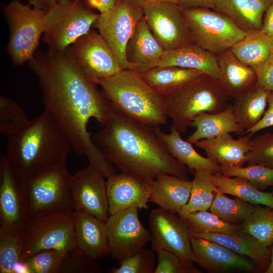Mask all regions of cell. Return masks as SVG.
Listing matches in <instances>:
<instances>
[{"mask_svg":"<svg viewBox=\"0 0 273 273\" xmlns=\"http://www.w3.org/2000/svg\"><path fill=\"white\" fill-rule=\"evenodd\" d=\"M38 81L45 109L69 140L72 150L87 157L105 178L117 174L114 166L93 141L87 125L95 119L102 126L113 107L97 84L85 74L67 48L63 51L36 52L28 62Z\"/></svg>","mask_w":273,"mask_h":273,"instance_id":"1","label":"cell"},{"mask_svg":"<svg viewBox=\"0 0 273 273\" xmlns=\"http://www.w3.org/2000/svg\"><path fill=\"white\" fill-rule=\"evenodd\" d=\"M112 107L107 122L92 136L109 162L122 173L150 185L163 174L188 179V168L169 153L153 127Z\"/></svg>","mask_w":273,"mask_h":273,"instance_id":"2","label":"cell"},{"mask_svg":"<svg viewBox=\"0 0 273 273\" xmlns=\"http://www.w3.org/2000/svg\"><path fill=\"white\" fill-rule=\"evenodd\" d=\"M72 150L69 140L45 109L20 130L7 136L4 155L16 172L27 179L66 160Z\"/></svg>","mask_w":273,"mask_h":273,"instance_id":"3","label":"cell"},{"mask_svg":"<svg viewBox=\"0 0 273 273\" xmlns=\"http://www.w3.org/2000/svg\"><path fill=\"white\" fill-rule=\"evenodd\" d=\"M96 83L112 106L129 118L151 127L166 123L160 95L139 72L122 70Z\"/></svg>","mask_w":273,"mask_h":273,"instance_id":"4","label":"cell"},{"mask_svg":"<svg viewBox=\"0 0 273 273\" xmlns=\"http://www.w3.org/2000/svg\"><path fill=\"white\" fill-rule=\"evenodd\" d=\"M160 95L164 112L172 121L171 126L182 133L187 131L197 115L224 111L228 107L230 99L218 79L204 74Z\"/></svg>","mask_w":273,"mask_h":273,"instance_id":"5","label":"cell"},{"mask_svg":"<svg viewBox=\"0 0 273 273\" xmlns=\"http://www.w3.org/2000/svg\"><path fill=\"white\" fill-rule=\"evenodd\" d=\"M85 0L58 2L46 12L42 40L49 50L63 51L88 33L99 14Z\"/></svg>","mask_w":273,"mask_h":273,"instance_id":"6","label":"cell"},{"mask_svg":"<svg viewBox=\"0 0 273 273\" xmlns=\"http://www.w3.org/2000/svg\"><path fill=\"white\" fill-rule=\"evenodd\" d=\"M2 10L9 27L7 52L13 64L21 66L33 59L43 34L47 11L20 0L2 4Z\"/></svg>","mask_w":273,"mask_h":273,"instance_id":"7","label":"cell"},{"mask_svg":"<svg viewBox=\"0 0 273 273\" xmlns=\"http://www.w3.org/2000/svg\"><path fill=\"white\" fill-rule=\"evenodd\" d=\"M73 175L67 160L57 166L26 179L31 217L74 211L72 192Z\"/></svg>","mask_w":273,"mask_h":273,"instance_id":"8","label":"cell"},{"mask_svg":"<svg viewBox=\"0 0 273 273\" xmlns=\"http://www.w3.org/2000/svg\"><path fill=\"white\" fill-rule=\"evenodd\" d=\"M182 10L193 43L215 55L230 49L247 34L230 18L213 9L195 7Z\"/></svg>","mask_w":273,"mask_h":273,"instance_id":"9","label":"cell"},{"mask_svg":"<svg viewBox=\"0 0 273 273\" xmlns=\"http://www.w3.org/2000/svg\"><path fill=\"white\" fill-rule=\"evenodd\" d=\"M76 246L74 211L32 217L24 232L22 259L42 250L68 252Z\"/></svg>","mask_w":273,"mask_h":273,"instance_id":"10","label":"cell"},{"mask_svg":"<svg viewBox=\"0 0 273 273\" xmlns=\"http://www.w3.org/2000/svg\"><path fill=\"white\" fill-rule=\"evenodd\" d=\"M143 17L142 7L122 0L112 9L99 14L93 25L111 48L122 70H135L127 60L126 49L137 24Z\"/></svg>","mask_w":273,"mask_h":273,"instance_id":"11","label":"cell"},{"mask_svg":"<svg viewBox=\"0 0 273 273\" xmlns=\"http://www.w3.org/2000/svg\"><path fill=\"white\" fill-rule=\"evenodd\" d=\"M31 218L26 179L16 172L5 156L1 155L0 226L13 232H24Z\"/></svg>","mask_w":273,"mask_h":273,"instance_id":"12","label":"cell"},{"mask_svg":"<svg viewBox=\"0 0 273 273\" xmlns=\"http://www.w3.org/2000/svg\"><path fill=\"white\" fill-rule=\"evenodd\" d=\"M148 26L164 50L193 43L182 9L176 4L155 2L142 6Z\"/></svg>","mask_w":273,"mask_h":273,"instance_id":"13","label":"cell"},{"mask_svg":"<svg viewBox=\"0 0 273 273\" xmlns=\"http://www.w3.org/2000/svg\"><path fill=\"white\" fill-rule=\"evenodd\" d=\"M151 249L171 252L179 257L195 262L191 232L176 213L161 208L153 209L149 216Z\"/></svg>","mask_w":273,"mask_h":273,"instance_id":"14","label":"cell"},{"mask_svg":"<svg viewBox=\"0 0 273 273\" xmlns=\"http://www.w3.org/2000/svg\"><path fill=\"white\" fill-rule=\"evenodd\" d=\"M139 208L133 206L110 215L107 221L110 255L120 262L144 248L150 231L142 224Z\"/></svg>","mask_w":273,"mask_h":273,"instance_id":"15","label":"cell"},{"mask_svg":"<svg viewBox=\"0 0 273 273\" xmlns=\"http://www.w3.org/2000/svg\"><path fill=\"white\" fill-rule=\"evenodd\" d=\"M68 49L87 76L96 83L122 70L111 48L96 31L90 30Z\"/></svg>","mask_w":273,"mask_h":273,"instance_id":"16","label":"cell"},{"mask_svg":"<svg viewBox=\"0 0 273 273\" xmlns=\"http://www.w3.org/2000/svg\"><path fill=\"white\" fill-rule=\"evenodd\" d=\"M105 178L90 165L73 175L74 210L84 212L107 221L110 213Z\"/></svg>","mask_w":273,"mask_h":273,"instance_id":"17","label":"cell"},{"mask_svg":"<svg viewBox=\"0 0 273 273\" xmlns=\"http://www.w3.org/2000/svg\"><path fill=\"white\" fill-rule=\"evenodd\" d=\"M191 241L195 262L209 272L254 269L253 264L244 256L218 243L194 236L191 237Z\"/></svg>","mask_w":273,"mask_h":273,"instance_id":"18","label":"cell"},{"mask_svg":"<svg viewBox=\"0 0 273 273\" xmlns=\"http://www.w3.org/2000/svg\"><path fill=\"white\" fill-rule=\"evenodd\" d=\"M106 191L110 215L133 206L149 207L150 185L131 175L121 172L107 178Z\"/></svg>","mask_w":273,"mask_h":273,"instance_id":"19","label":"cell"},{"mask_svg":"<svg viewBox=\"0 0 273 273\" xmlns=\"http://www.w3.org/2000/svg\"><path fill=\"white\" fill-rule=\"evenodd\" d=\"M215 56L218 80L230 98L236 99L257 84L256 71L239 60L231 49Z\"/></svg>","mask_w":273,"mask_h":273,"instance_id":"20","label":"cell"},{"mask_svg":"<svg viewBox=\"0 0 273 273\" xmlns=\"http://www.w3.org/2000/svg\"><path fill=\"white\" fill-rule=\"evenodd\" d=\"M76 246L96 259L110 255L106 221L79 210H74Z\"/></svg>","mask_w":273,"mask_h":273,"instance_id":"21","label":"cell"},{"mask_svg":"<svg viewBox=\"0 0 273 273\" xmlns=\"http://www.w3.org/2000/svg\"><path fill=\"white\" fill-rule=\"evenodd\" d=\"M164 52L143 17L127 44V61L135 67V71L143 72L158 66Z\"/></svg>","mask_w":273,"mask_h":273,"instance_id":"22","label":"cell"},{"mask_svg":"<svg viewBox=\"0 0 273 273\" xmlns=\"http://www.w3.org/2000/svg\"><path fill=\"white\" fill-rule=\"evenodd\" d=\"M252 134L234 139L230 133L203 139L194 145L203 150L208 158L221 166H243L247 163L246 154L250 150Z\"/></svg>","mask_w":273,"mask_h":273,"instance_id":"23","label":"cell"},{"mask_svg":"<svg viewBox=\"0 0 273 273\" xmlns=\"http://www.w3.org/2000/svg\"><path fill=\"white\" fill-rule=\"evenodd\" d=\"M192 236L218 243L237 254L252 260L262 269H266L270 260L268 247L262 245L250 234L239 230L233 233H191Z\"/></svg>","mask_w":273,"mask_h":273,"instance_id":"24","label":"cell"},{"mask_svg":"<svg viewBox=\"0 0 273 273\" xmlns=\"http://www.w3.org/2000/svg\"><path fill=\"white\" fill-rule=\"evenodd\" d=\"M149 202L160 208L178 213L189 200L192 181L168 174L158 176L151 184Z\"/></svg>","mask_w":273,"mask_h":273,"instance_id":"25","label":"cell"},{"mask_svg":"<svg viewBox=\"0 0 273 273\" xmlns=\"http://www.w3.org/2000/svg\"><path fill=\"white\" fill-rule=\"evenodd\" d=\"M174 66L192 69L219 78L216 56L194 43L164 50L158 66Z\"/></svg>","mask_w":273,"mask_h":273,"instance_id":"26","label":"cell"},{"mask_svg":"<svg viewBox=\"0 0 273 273\" xmlns=\"http://www.w3.org/2000/svg\"><path fill=\"white\" fill-rule=\"evenodd\" d=\"M272 0H216L213 10L230 18L246 33L261 30L262 17Z\"/></svg>","mask_w":273,"mask_h":273,"instance_id":"27","label":"cell"},{"mask_svg":"<svg viewBox=\"0 0 273 273\" xmlns=\"http://www.w3.org/2000/svg\"><path fill=\"white\" fill-rule=\"evenodd\" d=\"M153 129L169 153L192 172L196 169H204L213 173H221L220 165L209 158L200 155L192 144L181 138L180 132L175 128L171 126L169 133L164 132L159 126L155 127Z\"/></svg>","mask_w":273,"mask_h":273,"instance_id":"28","label":"cell"},{"mask_svg":"<svg viewBox=\"0 0 273 273\" xmlns=\"http://www.w3.org/2000/svg\"><path fill=\"white\" fill-rule=\"evenodd\" d=\"M190 126L196 128L187 140L192 144L221 134L241 133L244 131L237 121L232 105H229L224 111L219 113H201L194 117Z\"/></svg>","mask_w":273,"mask_h":273,"instance_id":"29","label":"cell"},{"mask_svg":"<svg viewBox=\"0 0 273 273\" xmlns=\"http://www.w3.org/2000/svg\"><path fill=\"white\" fill-rule=\"evenodd\" d=\"M270 92L256 84L239 97L232 105L238 123L246 133L261 120Z\"/></svg>","mask_w":273,"mask_h":273,"instance_id":"30","label":"cell"},{"mask_svg":"<svg viewBox=\"0 0 273 273\" xmlns=\"http://www.w3.org/2000/svg\"><path fill=\"white\" fill-rule=\"evenodd\" d=\"M139 73L159 95L175 89L204 74L196 70L174 66H157Z\"/></svg>","mask_w":273,"mask_h":273,"instance_id":"31","label":"cell"},{"mask_svg":"<svg viewBox=\"0 0 273 273\" xmlns=\"http://www.w3.org/2000/svg\"><path fill=\"white\" fill-rule=\"evenodd\" d=\"M231 49L239 60L255 70L272 55L270 37L262 30L247 33Z\"/></svg>","mask_w":273,"mask_h":273,"instance_id":"32","label":"cell"},{"mask_svg":"<svg viewBox=\"0 0 273 273\" xmlns=\"http://www.w3.org/2000/svg\"><path fill=\"white\" fill-rule=\"evenodd\" d=\"M212 179L216 189L224 194H230L252 204L273 208V194L260 191L246 179L228 176L220 172L213 173Z\"/></svg>","mask_w":273,"mask_h":273,"instance_id":"33","label":"cell"},{"mask_svg":"<svg viewBox=\"0 0 273 273\" xmlns=\"http://www.w3.org/2000/svg\"><path fill=\"white\" fill-rule=\"evenodd\" d=\"M193 173L194 178L190 197L178 212L179 216L209 210L214 197L216 188L212 179L213 173L204 169H196Z\"/></svg>","mask_w":273,"mask_h":273,"instance_id":"34","label":"cell"},{"mask_svg":"<svg viewBox=\"0 0 273 273\" xmlns=\"http://www.w3.org/2000/svg\"><path fill=\"white\" fill-rule=\"evenodd\" d=\"M255 207L253 204L238 198H230L216 189L209 210L226 223L241 225L250 216Z\"/></svg>","mask_w":273,"mask_h":273,"instance_id":"35","label":"cell"},{"mask_svg":"<svg viewBox=\"0 0 273 273\" xmlns=\"http://www.w3.org/2000/svg\"><path fill=\"white\" fill-rule=\"evenodd\" d=\"M240 230L250 234L269 247L273 244V208L256 206L248 219L240 225Z\"/></svg>","mask_w":273,"mask_h":273,"instance_id":"36","label":"cell"},{"mask_svg":"<svg viewBox=\"0 0 273 273\" xmlns=\"http://www.w3.org/2000/svg\"><path fill=\"white\" fill-rule=\"evenodd\" d=\"M24 232L0 226V272L15 273L16 265L22 261Z\"/></svg>","mask_w":273,"mask_h":273,"instance_id":"37","label":"cell"},{"mask_svg":"<svg viewBox=\"0 0 273 273\" xmlns=\"http://www.w3.org/2000/svg\"><path fill=\"white\" fill-rule=\"evenodd\" d=\"M179 217L193 233H233L240 228V225L226 223L215 214L207 211H196Z\"/></svg>","mask_w":273,"mask_h":273,"instance_id":"38","label":"cell"},{"mask_svg":"<svg viewBox=\"0 0 273 273\" xmlns=\"http://www.w3.org/2000/svg\"><path fill=\"white\" fill-rule=\"evenodd\" d=\"M25 110L16 101L0 96V132L9 136L29 122Z\"/></svg>","mask_w":273,"mask_h":273,"instance_id":"39","label":"cell"},{"mask_svg":"<svg viewBox=\"0 0 273 273\" xmlns=\"http://www.w3.org/2000/svg\"><path fill=\"white\" fill-rule=\"evenodd\" d=\"M221 173L231 177L248 180L257 189L262 191L273 186V169L258 164L243 166H221Z\"/></svg>","mask_w":273,"mask_h":273,"instance_id":"40","label":"cell"},{"mask_svg":"<svg viewBox=\"0 0 273 273\" xmlns=\"http://www.w3.org/2000/svg\"><path fill=\"white\" fill-rule=\"evenodd\" d=\"M153 249L143 248L135 254L119 262L110 273H154L156 268V256Z\"/></svg>","mask_w":273,"mask_h":273,"instance_id":"41","label":"cell"},{"mask_svg":"<svg viewBox=\"0 0 273 273\" xmlns=\"http://www.w3.org/2000/svg\"><path fill=\"white\" fill-rule=\"evenodd\" d=\"M66 253L53 249H44L23 261L31 273H59Z\"/></svg>","mask_w":273,"mask_h":273,"instance_id":"42","label":"cell"},{"mask_svg":"<svg viewBox=\"0 0 273 273\" xmlns=\"http://www.w3.org/2000/svg\"><path fill=\"white\" fill-rule=\"evenodd\" d=\"M246 154L248 165L258 164L273 169V132L252 137Z\"/></svg>","mask_w":273,"mask_h":273,"instance_id":"43","label":"cell"},{"mask_svg":"<svg viewBox=\"0 0 273 273\" xmlns=\"http://www.w3.org/2000/svg\"><path fill=\"white\" fill-rule=\"evenodd\" d=\"M98 260L76 246L67 252L59 273H101Z\"/></svg>","mask_w":273,"mask_h":273,"instance_id":"44","label":"cell"},{"mask_svg":"<svg viewBox=\"0 0 273 273\" xmlns=\"http://www.w3.org/2000/svg\"><path fill=\"white\" fill-rule=\"evenodd\" d=\"M157 253V262L154 273L198 272L193 261L182 259L174 253L160 250Z\"/></svg>","mask_w":273,"mask_h":273,"instance_id":"45","label":"cell"},{"mask_svg":"<svg viewBox=\"0 0 273 273\" xmlns=\"http://www.w3.org/2000/svg\"><path fill=\"white\" fill-rule=\"evenodd\" d=\"M256 71L257 84L270 92L273 91V54Z\"/></svg>","mask_w":273,"mask_h":273,"instance_id":"46","label":"cell"},{"mask_svg":"<svg viewBox=\"0 0 273 273\" xmlns=\"http://www.w3.org/2000/svg\"><path fill=\"white\" fill-rule=\"evenodd\" d=\"M267 104L268 108L261 120L246 133L254 134L262 129L273 126V91L270 92L268 95Z\"/></svg>","mask_w":273,"mask_h":273,"instance_id":"47","label":"cell"},{"mask_svg":"<svg viewBox=\"0 0 273 273\" xmlns=\"http://www.w3.org/2000/svg\"><path fill=\"white\" fill-rule=\"evenodd\" d=\"M122 0H85L90 8L97 10L100 14L105 13L117 6Z\"/></svg>","mask_w":273,"mask_h":273,"instance_id":"48","label":"cell"},{"mask_svg":"<svg viewBox=\"0 0 273 273\" xmlns=\"http://www.w3.org/2000/svg\"><path fill=\"white\" fill-rule=\"evenodd\" d=\"M216 0H179L177 4L181 8L204 7L213 9Z\"/></svg>","mask_w":273,"mask_h":273,"instance_id":"49","label":"cell"},{"mask_svg":"<svg viewBox=\"0 0 273 273\" xmlns=\"http://www.w3.org/2000/svg\"><path fill=\"white\" fill-rule=\"evenodd\" d=\"M262 31L267 36L273 37V2L265 12Z\"/></svg>","mask_w":273,"mask_h":273,"instance_id":"50","label":"cell"},{"mask_svg":"<svg viewBox=\"0 0 273 273\" xmlns=\"http://www.w3.org/2000/svg\"><path fill=\"white\" fill-rule=\"evenodd\" d=\"M58 2L59 0H28V4L33 7L47 11Z\"/></svg>","mask_w":273,"mask_h":273,"instance_id":"51","label":"cell"},{"mask_svg":"<svg viewBox=\"0 0 273 273\" xmlns=\"http://www.w3.org/2000/svg\"><path fill=\"white\" fill-rule=\"evenodd\" d=\"M128 3H129L131 5L142 7L143 5L147 3L155 2H160V1H165L168 2L176 4H178L179 0H123Z\"/></svg>","mask_w":273,"mask_h":273,"instance_id":"52","label":"cell"},{"mask_svg":"<svg viewBox=\"0 0 273 273\" xmlns=\"http://www.w3.org/2000/svg\"><path fill=\"white\" fill-rule=\"evenodd\" d=\"M270 252V262L266 269L264 270V272L265 273H273V247Z\"/></svg>","mask_w":273,"mask_h":273,"instance_id":"53","label":"cell"},{"mask_svg":"<svg viewBox=\"0 0 273 273\" xmlns=\"http://www.w3.org/2000/svg\"><path fill=\"white\" fill-rule=\"evenodd\" d=\"M271 39V53L273 54V37H270Z\"/></svg>","mask_w":273,"mask_h":273,"instance_id":"54","label":"cell"},{"mask_svg":"<svg viewBox=\"0 0 273 273\" xmlns=\"http://www.w3.org/2000/svg\"><path fill=\"white\" fill-rule=\"evenodd\" d=\"M65 1H67V0H59L58 2H62Z\"/></svg>","mask_w":273,"mask_h":273,"instance_id":"55","label":"cell"},{"mask_svg":"<svg viewBox=\"0 0 273 273\" xmlns=\"http://www.w3.org/2000/svg\"><path fill=\"white\" fill-rule=\"evenodd\" d=\"M272 194H273V192H272Z\"/></svg>","mask_w":273,"mask_h":273,"instance_id":"56","label":"cell"},{"mask_svg":"<svg viewBox=\"0 0 273 273\" xmlns=\"http://www.w3.org/2000/svg\"><path fill=\"white\" fill-rule=\"evenodd\" d=\"M272 1H273V0H272Z\"/></svg>","mask_w":273,"mask_h":273,"instance_id":"57","label":"cell"}]
</instances>
